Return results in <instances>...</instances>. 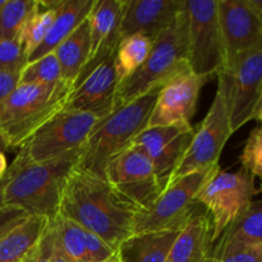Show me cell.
Returning <instances> with one entry per match:
<instances>
[{
	"instance_id": "3",
	"label": "cell",
	"mask_w": 262,
	"mask_h": 262,
	"mask_svg": "<svg viewBox=\"0 0 262 262\" xmlns=\"http://www.w3.org/2000/svg\"><path fill=\"white\" fill-rule=\"evenodd\" d=\"M188 71V17L183 5L174 22L154 38L145 63L118 84L114 112Z\"/></svg>"
},
{
	"instance_id": "33",
	"label": "cell",
	"mask_w": 262,
	"mask_h": 262,
	"mask_svg": "<svg viewBox=\"0 0 262 262\" xmlns=\"http://www.w3.org/2000/svg\"><path fill=\"white\" fill-rule=\"evenodd\" d=\"M27 217L28 215L23 210L17 209V207H0V238L7 234L8 232H10L13 228L25 222Z\"/></svg>"
},
{
	"instance_id": "12",
	"label": "cell",
	"mask_w": 262,
	"mask_h": 262,
	"mask_svg": "<svg viewBox=\"0 0 262 262\" xmlns=\"http://www.w3.org/2000/svg\"><path fill=\"white\" fill-rule=\"evenodd\" d=\"M232 135L224 97L222 92L216 90L211 107L205 119L194 127L191 143L184 152L178 168L174 171L170 183L188 174L209 171L217 168L223 148Z\"/></svg>"
},
{
	"instance_id": "9",
	"label": "cell",
	"mask_w": 262,
	"mask_h": 262,
	"mask_svg": "<svg viewBox=\"0 0 262 262\" xmlns=\"http://www.w3.org/2000/svg\"><path fill=\"white\" fill-rule=\"evenodd\" d=\"M188 17V61L192 73L219 74L227 61L217 0H186Z\"/></svg>"
},
{
	"instance_id": "21",
	"label": "cell",
	"mask_w": 262,
	"mask_h": 262,
	"mask_svg": "<svg viewBox=\"0 0 262 262\" xmlns=\"http://www.w3.org/2000/svg\"><path fill=\"white\" fill-rule=\"evenodd\" d=\"M262 246V200L252 201L212 245L211 256L237 247Z\"/></svg>"
},
{
	"instance_id": "1",
	"label": "cell",
	"mask_w": 262,
	"mask_h": 262,
	"mask_svg": "<svg viewBox=\"0 0 262 262\" xmlns=\"http://www.w3.org/2000/svg\"><path fill=\"white\" fill-rule=\"evenodd\" d=\"M59 214L101 238L118 252L120 245L133 234L137 211L104 178L76 166L64 187Z\"/></svg>"
},
{
	"instance_id": "18",
	"label": "cell",
	"mask_w": 262,
	"mask_h": 262,
	"mask_svg": "<svg viewBox=\"0 0 262 262\" xmlns=\"http://www.w3.org/2000/svg\"><path fill=\"white\" fill-rule=\"evenodd\" d=\"M184 5V0H124L119 37L145 35L155 38L169 27Z\"/></svg>"
},
{
	"instance_id": "35",
	"label": "cell",
	"mask_w": 262,
	"mask_h": 262,
	"mask_svg": "<svg viewBox=\"0 0 262 262\" xmlns=\"http://www.w3.org/2000/svg\"><path fill=\"white\" fill-rule=\"evenodd\" d=\"M18 82H19V74L0 72V109L13 90L18 86Z\"/></svg>"
},
{
	"instance_id": "5",
	"label": "cell",
	"mask_w": 262,
	"mask_h": 262,
	"mask_svg": "<svg viewBox=\"0 0 262 262\" xmlns=\"http://www.w3.org/2000/svg\"><path fill=\"white\" fill-rule=\"evenodd\" d=\"M158 92H148L100 120L82 147L77 168L105 179L107 163L146 129Z\"/></svg>"
},
{
	"instance_id": "29",
	"label": "cell",
	"mask_w": 262,
	"mask_h": 262,
	"mask_svg": "<svg viewBox=\"0 0 262 262\" xmlns=\"http://www.w3.org/2000/svg\"><path fill=\"white\" fill-rule=\"evenodd\" d=\"M63 81L61 68L55 53L27 63L19 74L18 84H55Z\"/></svg>"
},
{
	"instance_id": "32",
	"label": "cell",
	"mask_w": 262,
	"mask_h": 262,
	"mask_svg": "<svg viewBox=\"0 0 262 262\" xmlns=\"http://www.w3.org/2000/svg\"><path fill=\"white\" fill-rule=\"evenodd\" d=\"M209 262H262V246L230 248L211 256Z\"/></svg>"
},
{
	"instance_id": "13",
	"label": "cell",
	"mask_w": 262,
	"mask_h": 262,
	"mask_svg": "<svg viewBox=\"0 0 262 262\" xmlns=\"http://www.w3.org/2000/svg\"><path fill=\"white\" fill-rule=\"evenodd\" d=\"M194 127H151L143 129L129 146L147 156L163 192L168 188L174 171L193 137Z\"/></svg>"
},
{
	"instance_id": "24",
	"label": "cell",
	"mask_w": 262,
	"mask_h": 262,
	"mask_svg": "<svg viewBox=\"0 0 262 262\" xmlns=\"http://www.w3.org/2000/svg\"><path fill=\"white\" fill-rule=\"evenodd\" d=\"M91 49L89 17L53 51L61 68V78L74 86L79 73L87 64Z\"/></svg>"
},
{
	"instance_id": "28",
	"label": "cell",
	"mask_w": 262,
	"mask_h": 262,
	"mask_svg": "<svg viewBox=\"0 0 262 262\" xmlns=\"http://www.w3.org/2000/svg\"><path fill=\"white\" fill-rule=\"evenodd\" d=\"M36 0H0V40L19 38Z\"/></svg>"
},
{
	"instance_id": "20",
	"label": "cell",
	"mask_w": 262,
	"mask_h": 262,
	"mask_svg": "<svg viewBox=\"0 0 262 262\" xmlns=\"http://www.w3.org/2000/svg\"><path fill=\"white\" fill-rule=\"evenodd\" d=\"M94 4L95 0H59L53 25L42 43L31 54L28 63L53 53L89 17Z\"/></svg>"
},
{
	"instance_id": "30",
	"label": "cell",
	"mask_w": 262,
	"mask_h": 262,
	"mask_svg": "<svg viewBox=\"0 0 262 262\" xmlns=\"http://www.w3.org/2000/svg\"><path fill=\"white\" fill-rule=\"evenodd\" d=\"M28 63V56L19 38L0 40V72L20 74Z\"/></svg>"
},
{
	"instance_id": "34",
	"label": "cell",
	"mask_w": 262,
	"mask_h": 262,
	"mask_svg": "<svg viewBox=\"0 0 262 262\" xmlns=\"http://www.w3.org/2000/svg\"><path fill=\"white\" fill-rule=\"evenodd\" d=\"M50 241H51V233H50V222H49L48 228H46L45 233L42 234L41 239L38 241L37 245L32 248V251L26 256L25 260L22 262H50V260H49Z\"/></svg>"
},
{
	"instance_id": "14",
	"label": "cell",
	"mask_w": 262,
	"mask_h": 262,
	"mask_svg": "<svg viewBox=\"0 0 262 262\" xmlns=\"http://www.w3.org/2000/svg\"><path fill=\"white\" fill-rule=\"evenodd\" d=\"M206 81H209L207 77L197 76L188 71L164 84L159 90L146 128L166 125L191 127L200 92Z\"/></svg>"
},
{
	"instance_id": "23",
	"label": "cell",
	"mask_w": 262,
	"mask_h": 262,
	"mask_svg": "<svg viewBox=\"0 0 262 262\" xmlns=\"http://www.w3.org/2000/svg\"><path fill=\"white\" fill-rule=\"evenodd\" d=\"M50 220L32 215L0 238V262H22L45 233Z\"/></svg>"
},
{
	"instance_id": "10",
	"label": "cell",
	"mask_w": 262,
	"mask_h": 262,
	"mask_svg": "<svg viewBox=\"0 0 262 262\" xmlns=\"http://www.w3.org/2000/svg\"><path fill=\"white\" fill-rule=\"evenodd\" d=\"M217 90L227 105L232 132L255 119L262 91V51L228 60L217 74Z\"/></svg>"
},
{
	"instance_id": "17",
	"label": "cell",
	"mask_w": 262,
	"mask_h": 262,
	"mask_svg": "<svg viewBox=\"0 0 262 262\" xmlns=\"http://www.w3.org/2000/svg\"><path fill=\"white\" fill-rule=\"evenodd\" d=\"M119 78L115 68V55L94 69L82 83L72 91L64 110L89 113L100 120L114 113Z\"/></svg>"
},
{
	"instance_id": "42",
	"label": "cell",
	"mask_w": 262,
	"mask_h": 262,
	"mask_svg": "<svg viewBox=\"0 0 262 262\" xmlns=\"http://www.w3.org/2000/svg\"><path fill=\"white\" fill-rule=\"evenodd\" d=\"M258 192H262V181H261V186H260V189H258Z\"/></svg>"
},
{
	"instance_id": "2",
	"label": "cell",
	"mask_w": 262,
	"mask_h": 262,
	"mask_svg": "<svg viewBox=\"0 0 262 262\" xmlns=\"http://www.w3.org/2000/svg\"><path fill=\"white\" fill-rule=\"evenodd\" d=\"M81 151H71L43 163H12L5 174L4 206L23 210L28 216L55 219L64 187L69 174L78 165Z\"/></svg>"
},
{
	"instance_id": "15",
	"label": "cell",
	"mask_w": 262,
	"mask_h": 262,
	"mask_svg": "<svg viewBox=\"0 0 262 262\" xmlns=\"http://www.w3.org/2000/svg\"><path fill=\"white\" fill-rule=\"evenodd\" d=\"M217 12L227 61L262 51V18L248 0H217Z\"/></svg>"
},
{
	"instance_id": "16",
	"label": "cell",
	"mask_w": 262,
	"mask_h": 262,
	"mask_svg": "<svg viewBox=\"0 0 262 262\" xmlns=\"http://www.w3.org/2000/svg\"><path fill=\"white\" fill-rule=\"evenodd\" d=\"M124 0H95L94 8L89 15L91 49L90 58L84 68L74 82L73 90L96 67L115 55L119 46V23L123 14Z\"/></svg>"
},
{
	"instance_id": "38",
	"label": "cell",
	"mask_w": 262,
	"mask_h": 262,
	"mask_svg": "<svg viewBox=\"0 0 262 262\" xmlns=\"http://www.w3.org/2000/svg\"><path fill=\"white\" fill-rule=\"evenodd\" d=\"M248 3L253 8V10L262 18V0H248Z\"/></svg>"
},
{
	"instance_id": "31",
	"label": "cell",
	"mask_w": 262,
	"mask_h": 262,
	"mask_svg": "<svg viewBox=\"0 0 262 262\" xmlns=\"http://www.w3.org/2000/svg\"><path fill=\"white\" fill-rule=\"evenodd\" d=\"M239 160L245 170L262 181V125L251 132Z\"/></svg>"
},
{
	"instance_id": "27",
	"label": "cell",
	"mask_w": 262,
	"mask_h": 262,
	"mask_svg": "<svg viewBox=\"0 0 262 262\" xmlns=\"http://www.w3.org/2000/svg\"><path fill=\"white\" fill-rule=\"evenodd\" d=\"M56 245L71 262H91L84 243V229L58 214L50 220Z\"/></svg>"
},
{
	"instance_id": "36",
	"label": "cell",
	"mask_w": 262,
	"mask_h": 262,
	"mask_svg": "<svg viewBox=\"0 0 262 262\" xmlns=\"http://www.w3.org/2000/svg\"><path fill=\"white\" fill-rule=\"evenodd\" d=\"M50 233H51V241H50V250H49V260H50V262H71L68 260V257L61 252L59 246L56 245L51 224H50Z\"/></svg>"
},
{
	"instance_id": "7",
	"label": "cell",
	"mask_w": 262,
	"mask_h": 262,
	"mask_svg": "<svg viewBox=\"0 0 262 262\" xmlns=\"http://www.w3.org/2000/svg\"><path fill=\"white\" fill-rule=\"evenodd\" d=\"M255 177L243 168L238 171L214 169L197 194L211 220V241L216 242L225 229L242 214L257 194Z\"/></svg>"
},
{
	"instance_id": "41",
	"label": "cell",
	"mask_w": 262,
	"mask_h": 262,
	"mask_svg": "<svg viewBox=\"0 0 262 262\" xmlns=\"http://www.w3.org/2000/svg\"><path fill=\"white\" fill-rule=\"evenodd\" d=\"M5 150H8L7 141H5V138L0 135V152H4Z\"/></svg>"
},
{
	"instance_id": "22",
	"label": "cell",
	"mask_w": 262,
	"mask_h": 262,
	"mask_svg": "<svg viewBox=\"0 0 262 262\" xmlns=\"http://www.w3.org/2000/svg\"><path fill=\"white\" fill-rule=\"evenodd\" d=\"M179 232H150L132 234L118 250L120 262H168Z\"/></svg>"
},
{
	"instance_id": "25",
	"label": "cell",
	"mask_w": 262,
	"mask_h": 262,
	"mask_svg": "<svg viewBox=\"0 0 262 262\" xmlns=\"http://www.w3.org/2000/svg\"><path fill=\"white\" fill-rule=\"evenodd\" d=\"M58 4L59 0H50V2H37L36 0L35 8H33L19 36V41L22 42L28 58L45 40L46 35L53 25Z\"/></svg>"
},
{
	"instance_id": "8",
	"label": "cell",
	"mask_w": 262,
	"mask_h": 262,
	"mask_svg": "<svg viewBox=\"0 0 262 262\" xmlns=\"http://www.w3.org/2000/svg\"><path fill=\"white\" fill-rule=\"evenodd\" d=\"M212 171L214 169L197 171L169 184L150 210L137 212L133 224V234L181 232L194 215L202 211V206L197 202V194Z\"/></svg>"
},
{
	"instance_id": "4",
	"label": "cell",
	"mask_w": 262,
	"mask_h": 262,
	"mask_svg": "<svg viewBox=\"0 0 262 262\" xmlns=\"http://www.w3.org/2000/svg\"><path fill=\"white\" fill-rule=\"evenodd\" d=\"M73 91L68 82L18 84L0 109V135L8 148L19 150L43 124L66 107Z\"/></svg>"
},
{
	"instance_id": "11",
	"label": "cell",
	"mask_w": 262,
	"mask_h": 262,
	"mask_svg": "<svg viewBox=\"0 0 262 262\" xmlns=\"http://www.w3.org/2000/svg\"><path fill=\"white\" fill-rule=\"evenodd\" d=\"M105 181L137 212L150 210L163 193L151 161L132 146L107 163Z\"/></svg>"
},
{
	"instance_id": "26",
	"label": "cell",
	"mask_w": 262,
	"mask_h": 262,
	"mask_svg": "<svg viewBox=\"0 0 262 262\" xmlns=\"http://www.w3.org/2000/svg\"><path fill=\"white\" fill-rule=\"evenodd\" d=\"M152 42V38L145 35H133L120 41L115 53V68L119 83L145 63Z\"/></svg>"
},
{
	"instance_id": "37",
	"label": "cell",
	"mask_w": 262,
	"mask_h": 262,
	"mask_svg": "<svg viewBox=\"0 0 262 262\" xmlns=\"http://www.w3.org/2000/svg\"><path fill=\"white\" fill-rule=\"evenodd\" d=\"M8 171V163L4 152H0V179L4 178Z\"/></svg>"
},
{
	"instance_id": "6",
	"label": "cell",
	"mask_w": 262,
	"mask_h": 262,
	"mask_svg": "<svg viewBox=\"0 0 262 262\" xmlns=\"http://www.w3.org/2000/svg\"><path fill=\"white\" fill-rule=\"evenodd\" d=\"M99 122V118L89 113L63 109L23 143L13 163H43L79 150Z\"/></svg>"
},
{
	"instance_id": "39",
	"label": "cell",
	"mask_w": 262,
	"mask_h": 262,
	"mask_svg": "<svg viewBox=\"0 0 262 262\" xmlns=\"http://www.w3.org/2000/svg\"><path fill=\"white\" fill-rule=\"evenodd\" d=\"M255 119H257L258 122L262 123V91H261L260 100H258V105H257V110H256Z\"/></svg>"
},
{
	"instance_id": "19",
	"label": "cell",
	"mask_w": 262,
	"mask_h": 262,
	"mask_svg": "<svg viewBox=\"0 0 262 262\" xmlns=\"http://www.w3.org/2000/svg\"><path fill=\"white\" fill-rule=\"evenodd\" d=\"M211 220L205 210L194 215L178 233L168 262H209L211 257Z\"/></svg>"
},
{
	"instance_id": "40",
	"label": "cell",
	"mask_w": 262,
	"mask_h": 262,
	"mask_svg": "<svg viewBox=\"0 0 262 262\" xmlns=\"http://www.w3.org/2000/svg\"><path fill=\"white\" fill-rule=\"evenodd\" d=\"M4 186H5V176H4V178L0 179V207L4 206V200H3V192H4Z\"/></svg>"
}]
</instances>
